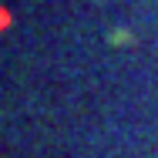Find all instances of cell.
I'll return each instance as SVG.
<instances>
[{
	"mask_svg": "<svg viewBox=\"0 0 158 158\" xmlns=\"http://www.w3.org/2000/svg\"><path fill=\"white\" fill-rule=\"evenodd\" d=\"M111 44H131V34L128 31H111Z\"/></svg>",
	"mask_w": 158,
	"mask_h": 158,
	"instance_id": "6da1fadb",
	"label": "cell"
}]
</instances>
